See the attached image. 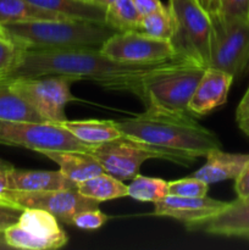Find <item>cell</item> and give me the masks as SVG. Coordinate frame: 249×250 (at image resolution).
<instances>
[{
  "instance_id": "cell-32",
  "label": "cell",
  "mask_w": 249,
  "mask_h": 250,
  "mask_svg": "<svg viewBox=\"0 0 249 250\" xmlns=\"http://www.w3.org/2000/svg\"><path fill=\"white\" fill-rule=\"evenodd\" d=\"M237 198H249V160L234 180Z\"/></svg>"
},
{
  "instance_id": "cell-10",
  "label": "cell",
  "mask_w": 249,
  "mask_h": 250,
  "mask_svg": "<svg viewBox=\"0 0 249 250\" xmlns=\"http://www.w3.org/2000/svg\"><path fill=\"white\" fill-rule=\"evenodd\" d=\"M5 205L19 209H41L50 212L59 221L72 225L73 216L83 210L99 209L97 200L89 199L78 192L77 188L50 192L28 193L11 190L4 199Z\"/></svg>"
},
{
  "instance_id": "cell-20",
  "label": "cell",
  "mask_w": 249,
  "mask_h": 250,
  "mask_svg": "<svg viewBox=\"0 0 249 250\" xmlns=\"http://www.w3.org/2000/svg\"><path fill=\"white\" fill-rule=\"evenodd\" d=\"M42 9L49 10L65 19L105 22V10L89 0H27Z\"/></svg>"
},
{
  "instance_id": "cell-23",
  "label": "cell",
  "mask_w": 249,
  "mask_h": 250,
  "mask_svg": "<svg viewBox=\"0 0 249 250\" xmlns=\"http://www.w3.org/2000/svg\"><path fill=\"white\" fill-rule=\"evenodd\" d=\"M33 20H70L27 0H0V24Z\"/></svg>"
},
{
  "instance_id": "cell-15",
  "label": "cell",
  "mask_w": 249,
  "mask_h": 250,
  "mask_svg": "<svg viewBox=\"0 0 249 250\" xmlns=\"http://www.w3.org/2000/svg\"><path fill=\"white\" fill-rule=\"evenodd\" d=\"M194 231L224 237H237L249 242V198H237L216 215L200 224Z\"/></svg>"
},
{
  "instance_id": "cell-1",
  "label": "cell",
  "mask_w": 249,
  "mask_h": 250,
  "mask_svg": "<svg viewBox=\"0 0 249 250\" xmlns=\"http://www.w3.org/2000/svg\"><path fill=\"white\" fill-rule=\"evenodd\" d=\"M164 62L166 61L146 63L117 61L100 49H21L14 65L0 76V80L63 75L78 81H93L106 89L127 90L139 97L144 76Z\"/></svg>"
},
{
  "instance_id": "cell-24",
  "label": "cell",
  "mask_w": 249,
  "mask_h": 250,
  "mask_svg": "<svg viewBox=\"0 0 249 250\" xmlns=\"http://www.w3.org/2000/svg\"><path fill=\"white\" fill-rule=\"evenodd\" d=\"M141 19L132 0H116L105 10V23L116 32L137 31Z\"/></svg>"
},
{
  "instance_id": "cell-21",
  "label": "cell",
  "mask_w": 249,
  "mask_h": 250,
  "mask_svg": "<svg viewBox=\"0 0 249 250\" xmlns=\"http://www.w3.org/2000/svg\"><path fill=\"white\" fill-rule=\"evenodd\" d=\"M0 119L12 121L46 122L11 88L10 81L0 80Z\"/></svg>"
},
{
  "instance_id": "cell-34",
  "label": "cell",
  "mask_w": 249,
  "mask_h": 250,
  "mask_svg": "<svg viewBox=\"0 0 249 250\" xmlns=\"http://www.w3.org/2000/svg\"><path fill=\"white\" fill-rule=\"evenodd\" d=\"M10 190L9 180H7V170L0 168V204H4L5 195Z\"/></svg>"
},
{
  "instance_id": "cell-36",
  "label": "cell",
  "mask_w": 249,
  "mask_h": 250,
  "mask_svg": "<svg viewBox=\"0 0 249 250\" xmlns=\"http://www.w3.org/2000/svg\"><path fill=\"white\" fill-rule=\"evenodd\" d=\"M237 124H238V127L241 128V131H243L247 136H249V114L237 119Z\"/></svg>"
},
{
  "instance_id": "cell-18",
  "label": "cell",
  "mask_w": 249,
  "mask_h": 250,
  "mask_svg": "<svg viewBox=\"0 0 249 250\" xmlns=\"http://www.w3.org/2000/svg\"><path fill=\"white\" fill-rule=\"evenodd\" d=\"M39 154L54 161L60 167L62 175L76 185L105 172L97 159L89 153L73 150H43Z\"/></svg>"
},
{
  "instance_id": "cell-19",
  "label": "cell",
  "mask_w": 249,
  "mask_h": 250,
  "mask_svg": "<svg viewBox=\"0 0 249 250\" xmlns=\"http://www.w3.org/2000/svg\"><path fill=\"white\" fill-rule=\"evenodd\" d=\"M59 125L65 127L76 138L92 148L114 141L122 136L116 121H109V120H82V121L66 120Z\"/></svg>"
},
{
  "instance_id": "cell-7",
  "label": "cell",
  "mask_w": 249,
  "mask_h": 250,
  "mask_svg": "<svg viewBox=\"0 0 249 250\" xmlns=\"http://www.w3.org/2000/svg\"><path fill=\"white\" fill-rule=\"evenodd\" d=\"M0 144L26 148L36 153L43 150H73L89 153L92 150V146L76 138L61 125L1 119Z\"/></svg>"
},
{
  "instance_id": "cell-41",
  "label": "cell",
  "mask_w": 249,
  "mask_h": 250,
  "mask_svg": "<svg viewBox=\"0 0 249 250\" xmlns=\"http://www.w3.org/2000/svg\"><path fill=\"white\" fill-rule=\"evenodd\" d=\"M2 32H4V28H2V26L0 24V33H2Z\"/></svg>"
},
{
  "instance_id": "cell-35",
  "label": "cell",
  "mask_w": 249,
  "mask_h": 250,
  "mask_svg": "<svg viewBox=\"0 0 249 250\" xmlns=\"http://www.w3.org/2000/svg\"><path fill=\"white\" fill-rule=\"evenodd\" d=\"M249 114V87L247 89L246 94L242 98V100L239 102L238 106H237L236 110V120L239 119V117L244 116V115Z\"/></svg>"
},
{
  "instance_id": "cell-26",
  "label": "cell",
  "mask_w": 249,
  "mask_h": 250,
  "mask_svg": "<svg viewBox=\"0 0 249 250\" xmlns=\"http://www.w3.org/2000/svg\"><path fill=\"white\" fill-rule=\"evenodd\" d=\"M127 186L128 197L143 203H155L168 194V182L161 178L137 175Z\"/></svg>"
},
{
  "instance_id": "cell-40",
  "label": "cell",
  "mask_w": 249,
  "mask_h": 250,
  "mask_svg": "<svg viewBox=\"0 0 249 250\" xmlns=\"http://www.w3.org/2000/svg\"><path fill=\"white\" fill-rule=\"evenodd\" d=\"M12 167H14V166H12L11 164L7 163V161H5V160H2V159H0V168H1V170H10V168H12Z\"/></svg>"
},
{
  "instance_id": "cell-17",
  "label": "cell",
  "mask_w": 249,
  "mask_h": 250,
  "mask_svg": "<svg viewBox=\"0 0 249 250\" xmlns=\"http://www.w3.org/2000/svg\"><path fill=\"white\" fill-rule=\"evenodd\" d=\"M207 163L190 175L208 185L236 180L237 176L249 160V154L226 153L222 149H214L207 154Z\"/></svg>"
},
{
  "instance_id": "cell-4",
  "label": "cell",
  "mask_w": 249,
  "mask_h": 250,
  "mask_svg": "<svg viewBox=\"0 0 249 250\" xmlns=\"http://www.w3.org/2000/svg\"><path fill=\"white\" fill-rule=\"evenodd\" d=\"M205 68L197 61L176 56L144 76L138 98L146 110L192 115L188 104Z\"/></svg>"
},
{
  "instance_id": "cell-3",
  "label": "cell",
  "mask_w": 249,
  "mask_h": 250,
  "mask_svg": "<svg viewBox=\"0 0 249 250\" xmlns=\"http://www.w3.org/2000/svg\"><path fill=\"white\" fill-rule=\"evenodd\" d=\"M1 26L17 45L29 50L100 49L116 33L105 22L88 20H33Z\"/></svg>"
},
{
  "instance_id": "cell-13",
  "label": "cell",
  "mask_w": 249,
  "mask_h": 250,
  "mask_svg": "<svg viewBox=\"0 0 249 250\" xmlns=\"http://www.w3.org/2000/svg\"><path fill=\"white\" fill-rule=\"evenodd\" d=\"M226 204L227 202L212 199L208 195L189 198L167 194L154 203V215L172 217L194 231L200 224L224 209Z\"/></svg>"
},
{
  "instance_id": "cell-16",
  "label": "cell",
  "mask_w": 249,
  "mask_h": 250,
  "mask_svg": "<svg viewBox=\"0 0 249 250\" xmlns=\"http://www.w3.org/2000/svg\"><path fill=\"white\" fill-rule=\"evenodd\" d=\"M9 188L11 190L28 193L50 192L77 188V185L68 180L59 171H37V170H7Z\"/></svg>"
},
{
  "instance_id": "cell-9",
  "label": "cell",
  "mask_w": 249,
  "mask_h": 250,
  "mask_svg": "<svg viewBox=\"0 0 249 250\" xmlns=\"http://www.w3.org/2000/svg\"><path fill=\"white\" fill-rule=\"evenodd\" d=\"M5 241L12 249L51 250L62 248L67 236L50 212L24 209L16 224L4 231Z\"/></svg>"
},
{
  "instance_id": "cell-8",
  "label": "cell",
  "mask_w": 249,
  "mask_h": 250,
  "mask_svg": "<svg viewBox=\"0 0 249 250\" xmlns=\"http://www.w3.org/2000/svg\"><path fill=\"white\" fill-rule=\"evenodd\" d=\"M75 82H78L76 77L51 75L16 78L10 81V84L46 122L59 125L67 120L66 106L77 100L71 93V85Z\"/></svg>"
},
{
  "instance_id": "cell-14",
  "label": "cell",
  "mask_w": 249,
  "mask_h": 250,
  "mask_svg": "<svg viewBox=\"0 0 249 250\" xmlns=\"http://www.w3.org/2000/svg\"><path fill=\"white\" fill-rule=\"evenodd\" d=\"M234 77L228 72L207 67L193 93L188 109L193 116L200 117L222 106L227 102L229 88Z\"/></svg>"
},
{
  "instance_id": "cell-33",
  "label": "cell",
  "mask_w": 249,
  "mask_h": 250,
  "mask_svg": "<svg viewBox=\"0 0 249 250\" xmlns=\"http://www.w3.org/2000/svg\"><path fill=\"white\" fill-rule=\"evenodd\" d=\"M132 1H133L134 6L137 7V10H138L142 16L156 11V10L164 6L160 0H132Z\"/></svg>"
},
{
  "instance_id": "cell-30",
  "label": "cell",
  "mask_w": 249,
  "mask_h": 250,
  "mask_svg": "<svg viewBox=\"0 0 249 250\" xmlns=\"http://www.w3.org/2000/svg\"><path fill=\"white\" fill-rule=\"evenodd\" d=\"M212 12H219L227 17L249 19V0H215V10Z\"/></svg>"
},
{
  "instance_id": "cell-2",
  "label": "cell",
  "mask_w": 249,
  "mask_h": 250,
  "mask_svg": "<svg viewBox=\"0 0 249 250\" xmlns=\"http://www.w3.org/2000/svg\"><path fill=\"white\" fill-rule=\"evenodd\" d=\"M124 136L150 146L164 160L189 166L210 150L222 148L216 134L198 124L192 115L146 110L116 121Z\"/></svg>"
},
{
  "instance_id": "cell-39",
  "label": "cell",
  "mask_w": 249,
  "mask_h": 250,
  "mask_svg": "<svg viewBox=\"0 0 249 250\" xmlns=\"http://www.w3.org/2000/svg\"><path fill=\"white\" fill-rule=\"evenodd\" d=\"M6 249H11V248H10L9 244L6 243V241H5L4 232H0V250H6Z\"/></svg>"
},
{
  "instance_id": "cell-38",
  "label": "cell",
  "mask_w": 249,
  "mask_h": 250,
  "mask_svg": "<svg viewBox=\"0 0 249 250\" xmlns=\"http://www.w3.org/2000/svg\"><path fill=\"white\" fill-rule=\"evenodd\" d=\"M90 2H94V4L99 5V6L104 7V9H106L107 6H110V5L112 4V2H115L116 0H89Z\"/></svg>"
},
{
  "instance_id": "cell-6",
  "label": "cell",
  "mask_w": 249,
  "mask_h": 250,
  "mask_svg": "<svg viewBox=\"0 0 249 250\" xmlns=\"http://www.w3.org/2000/svg\"><path fill=\"white\" fill-rule=\"evenodd\" d=\"M168 9L176 21L172 38L178 55L209 67L211 20L198 0H168Z\"/></svg>"
},
{
  "instance_id": "cell-25",
  "label": "cell",
  "mask_w": 249,
  "mask_h": 250,
  "mask_svg": "<svg viewBox=\"0 0 249 250\" xmlns=\"http://www.w3.org/2000/svg\"><path fill=\"white\" fill-rule=\"evenodd\" d=\"M137 31L155 38L172 41L176 33L175 17L168 6H163L156 11L142 16Z\"/></svg>"
},
{
  "instance_id": "cell-37",
  "label": "cell",
  "mask_w": 249,
  "mask_h": 250,
  "mask_svg": "<svg viewBox=\"0 0 249 250\" xmlns=\"http://www.w3.org/2000/svg\"><path fill=\"white\" fill-rule=\"evenodd\" d=\"M198 2L207 10L208 14H210L214 9V0H198Z\"/></svg>"
},
{
  "instance_id": "cell-29",
  "label": "cell",
  "mask_w": 249,
  "mask_h": 250,
  "mask_svg": "<svg viewBox=\"0 0 249 250\" xmlns=\"http://www.w3.org/2000/svg\"><path fill=\"white\" fill-rule=\"evenodd\" d=\"M107 219L109 217L103 214L99 209L83 210V211L78 212L73 216L72 225L77 229L92 231V229H100L106 222Z\"/></svg>"
},
{
  "instance_id": "cell-11",
  "label": "cell",
  "mask_w": 249,
  "mask_h": 250,
  "mask_svg": "<svg viewBox=\"0 0 249 250\" xmlns=\"http://www.w3.org/2000/svg\"><path fill=\"white\" fill-rule=\"evenodd\" d=\"M102 53L126 62H160L178 56L170 39H160L139 31L116 32L100 48Z\"/></svg>"
},
{
  "instance_id": "cell-5",
  "label": "cell",
  "mask_w": 249,
  "mask_h": 250,
  "mask_svg": "<svg viewBox=\"0 0 249 250\" xmlns=\"http://www.w3.org/2000/svg\"><path fill=\"white\" fill-rule=\"evenodd\" d=\"M211 20L209 67L239 76L249 61V19L209 14Z\"/></svg>"
},
{
  "instance_id": "cell-12",
  "label": "cell",
  "mask_w": 249,
  "mask_h": 250,
  "mask_svg": "<svg viewBox=\"0 0 249 250\" xmlns=\"http://www.w3.org/2000/svg\"><path fill=\"white\" fill-rule=\"evenodd\" d=\"M104 171L120 181H128L139 175L144 161L161 159V155L150 146L133 141L122 134L120 138L93 146L89 151Z\"/></svg>"
},
{
  "instance_id": "cell-28",
  "label": "cell",
  "mask_w": 249,
  "mask_h": 250,
  "mask_svg": "<svg viewBox=\"0 0 249 250\" xmlns=\"http://www.w3.org/2000/svg\"><path fill=\"white\" fill-rule=\"evenodd\" d=\"M4 28V27H2ZM21 46L17 45L11 38L6 34V32L0 33V76L4 75L16 61L19 56Z\"/></svg>"
},
{
  "instance_id": "cell-27",
  "label": "cell",
  "mask_w": 249,
  "mask_h": 250,
  "mask_svg": "<svg viewBox=\"0 0 249 250\" xmlns=\"http://www.w3.org/2000/svg\"><path fill=\"white\" fill-rule=\"evenodd\" d=\"M209 190V185L198 178L189 177L168 182V194L177 197H205Z\"/></svg>"
},
{
  "instance_id": "cell-31",
  "label": "cell",
  "mask_w": 249,
  "mask_h": 250,
  "mask_svg": "<svg viewBox=\"0 0 249 250\" xmlns=\"http://www.w3.org/2000/svg\"><path fill=\"white\" fill-rule=\"evenodd\" d=\"M23 210L10 205L0 204V232H4L7 227L19 221Z\"/></svg>"
},
{
  "instance_id": "cell-22",
  "label": "cell",
  "mask_w": 249,
  "mask_h": 250,
  "mask_svg": "<svg viewBox=\"0 0 249 250\" xmlns=\"http://www.w3.org/2000/svg\"><path fill=\"white\" fill-rule=\"evenodd\" d=\"M78 192L89 199L97 200L98 203L107 200L119 199L128 195V188L124 181L115 178L114 176L103 172L90 180L77 185Z\"/></svg>"
}]
</instances>
